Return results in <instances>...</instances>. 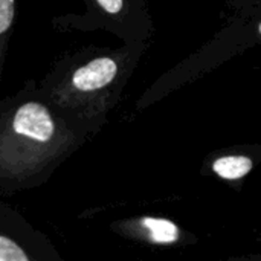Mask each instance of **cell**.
<instances>
[{"mask_svg":"<svg viewBox=\"0 0 261 261\" xmlns=\"http://www.w3.org/2000/svg\"><path fill=\"white\" fill-rule=\"evenodd\" d=\"M99 132L28 80L0 99V194L40 188Z\"/></svg>","mask_w":261,"mask_h":261,"instance_id":"cell-1","label":"cell"},{"mask_svg":"<svg viewBox=\"0 0 261 261\" xmlns=\"http://www.w3.org/2000/svg\"><path fill=\"white\" fill-rule=\"evenodd\" d=\"M133 47L89 44L60 55L38 87L60 107L102 128L133 66Z\"/></svg>","mask_w":261,"mask_h":261,"instance_id":"cell-2","label":"cell"},{"mask_svg":"<svg viewBox=\"0 0 261 261\" xmlns=\"http://www.w3.org/2000/svg\"><path fill=\"white\" fill-rule=\"evenodd\" d=\"M0 261H63L50 239L0 200Z\"/></svg>","mask_w":261,"mask_h":261,"instance_id":"cell-3","label":"cell"},{"mask_svg":"<svg viewBox=\"0 0 261 261\" xmlns=\"http://www.w3.org/2000/svg\"><path fill=\"white\" fill-rule=\"evenodd\" d=\"M83 14H63L52 18L58 31H109L128 40L135 32V0H83Z\"/></svg>","mask_w":261,"mask_h":261,"instance_id":"cell-4","label":"cell"},{"mask_svg":"<svg viewBox=\"0 0 261 261\" xmlns=\"http://www.w3.org/2000/svg\"><path fill=\"white\" fill-rule=\"evenodd\" d=\"M115 232H121L125 229L136 231L141 237H145L151 243L158 245H170L179 240V228L167 219L158 217H142L133 222H115L110 226Z\"/></svg>","mask_w":261,"mask_h":261,"instance_id":"cell-5","label":"cell"},{"mask_svg":"<svg viewBox=\"0 0 261 261\" xmlns=\"http://www.w3.org/2000/svg\"><path fill=\"white\" fill-rule=\"evenodd\" d=\"M15 9H17V0H0V84L3 78L9 40L14 29Z\"/></svg>","mask_w":261,"mask_h":261,"instance_id":"cell-6","label":"cell"},{"mask_svg":"<svg viewBox=\"0 0 261 261\" xmlns=\"http://www.w3.org/2000/svg\"><path fill=\"white\" fill-rule=\"evenodd\" d=\"M213 170L222 179L236 180L252 170V161L246 156H225L213 164Z\"/></svg>","mask_w":261,"mask_h":261,"instance_id":"cell-7","label":"cell"},{"mask_svg":"<svg viewBox=\"0 0 261 261\" xmlns=\"http://www.w3.org/2000/svg\"><path fill=\"white\" fill-rule=\"evenodd\" d=\"M258 31H260V34H261V23L258 24Z\"/></svg>","mask_w":261,"mask_h":261,"instance_id":"cell-8","label":"cell"}]
</instances>
